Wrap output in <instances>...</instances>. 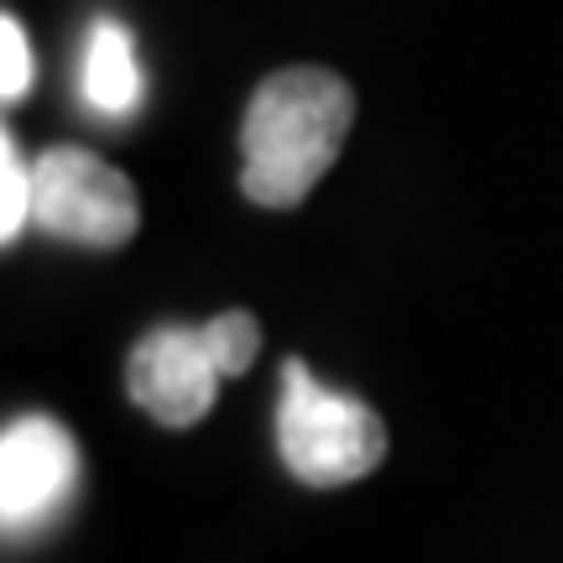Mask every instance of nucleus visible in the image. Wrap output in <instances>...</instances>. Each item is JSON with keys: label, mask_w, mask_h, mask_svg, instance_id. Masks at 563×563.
Instances as JSON below:
<instances>
[{"label": "nucleus", "mask_w": 563, "mask_h": 563, "mask_svg": "<svg viewBox=\"0 0 563 563\" xmlns=\"http://www.w3.org/2000/svg\"><path fill=\"white\" fill-rule=\"evenodd\" d=\"M79 89L89 110H100L104 121H131L146 100V74H141L136 42L115 16H100L89 26L79 63Z\"/></svg>", "instance_id": "nucleus-6"}, {"label": "nucleus", "mask_w": 563, "mask_h": 563, "mask_svg": "<svg viewBox=\"0 0 563 563\" xmlns=\"http://www.w3.org/2000/svg\"><path fill=\"white\" fill-rule=\"evenodd\" d=\"M79 481V443L63 422L16 418L0 433V522L5 532H37L58 517Z\"/></svg>", "instance_id": "nucleus-4"}, {"label": "nucleus", "mask_w": 563, "mask_h": 563, "mask_svg": "<svg viewBox=\"0 0 563 563\" xmlns=\"http://www.w3.org/2000/svg\"><path fill=\"white\" fill-rule=\"evenodd\" d=\"M277 449L302 485L329 490L361 481L382 464L386 428L361 397H344L323 386L302 361H287L277 397Z\"/></svg>", "instance_id": "nucleus-2"}, {"label": "nucleus", "mask_w": 563, "mask_h": 563, "mask_svg": "<svg viewBox=\"0 0 563 563\" xmlns=\"http://www.w3.org/2000/svg\"><path fill=\"white\" fill-rule=\"evenodd\" d=\"M32 224L53 241L115 251L136 235L141 199L121 167L84 146H47L32 162Z\"/></svg>", "instance_id": "nucleus-3"}, {"label": "nucleus", "mask_w": 563, "mask_h": 563, "mask_svg": "<svg viewBox=\"0 0 563 563\" xmlns=\"http://www.w3.org/2000/svg\"><path fill=\"white\" fill-rule=\"evenodd\" d=\"M32 79H37V63H32V42H26V26L16 16L0 21V95L5 104H16L32 95Z\"/></svg>", "instance_id": "nucleus-9"}, {"label": "nucleus", "mask_w": 563, "mask_h": 563, "mask_svg": "<svg viewBox=\"0 0 563 563\" xmlns=\"http://www.w3.org/2000/svg\"><path fill=\"white\" fill-rule=\"evenodd\" d=\"M355 125V95L329 68H282L241 121V188L262 209H298L334 167Z\"/></svg>", "instance_id": "nucleus-1"}, {"label": "nucleus", "mask_w": 563, "mask_h": 563, "mask_svg": "<svg viewBox=\"0 0 563 563\" xmlns=\"http://www.w3.org/2000/svg\"><path fill=\"white\" fill-rule=\"evenodd\" d=\"M32 224V162L21 157V141L0 136V241L11 245Z\"/></svg>", "instance_id": "nucleus-8"}, {"label": "nucleus", "mask_w": 563, "mask_h": 563, "mask_svg": "<svg viewBox=\"0 0 563 563\" xmlns=\"http://www.w3.org/2000/svg\"><path fill=\"white\" fill-rule=\"evenodd\" d=\"M220 365L203 344V329H188V323H162L146 340L131 350V365H125V391L131 402L157 418L162 428H194L203 422V412L214 407V391H220Z\"/></svg>", "instance_id": "nucleus-5"}, {"label": "nucleus", "mask_w": 563, "mask_h": 563, "mask_svg": "<svg viewBox=\"0 0 563 563\" xmlns=\"http://www.w3.org/2000/svg\"><path fill=\"white\" fill-rule=\"evenodd\" d=\"M199 329H203V344H209L214 365H220V376H245L251 361L262 355V323L251 319L245 308H230V313L199 323Z\"/></svg>", "instance_id": "nucleus-7"}]
</instances>
